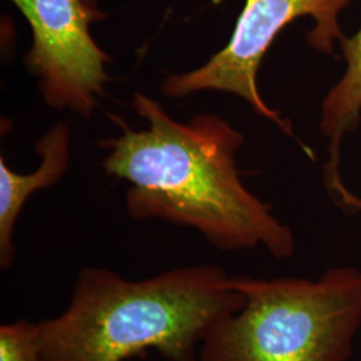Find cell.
Segmentation results:
<instances>
[{"label": "cell", "mask_w": 361, "mask_h": 361, "mask_svg": "<svg viewBox=\"0 0 361 361\" xmlns=\"http://www.w3.org/2000/svg\"><path fill=\"white\" fill-rule=\"evenodd\" d=\"M133 106L149 122L104 141V171L130 182L126 207L134 219H161L189 226L207 243L232 252L262 246L277 259L296 252L293 232L250 193L234 157L244 135L213 113L180 123L149 97L137 92Z\"/></svg>", "instance_id": "1"}, {"label": "cell", "mask_w": 361, "mask_h": 361, "mask_svg": "<svg viewBox=\"0 0 361 361\" xmlns=\"http://www.w3.org/2000/svg\"><path fill=\"white\" fill-rule=\"evenodd\" d=\"M244 301L216 265L173 268L138 281L86 267L66 310L38 323L40 357L126 361L155 350L166 361H198L209 334Z\"/></svg>", "instance_id": "2"}, {"label": "cell", "mask_w": 361, "mask_h": 361, "mask_svg": "<svg viewBox=\"0 0 361 361\" xmlns=\"http://www.w3.org/2000/svg\"><path fill=\"white\" fill-rule=\"evenodd\" d=\"M244 305L214 326L198 361H347L361 328V271L316 280L233 277Z\"/></svg>", "instance_id": "3"}, {"label": "cell", "mask_w": 361, "mask_h": 361, "mask_svg": "<svg viewBox=\"0 0 361 361\" xmlns=\"http://www.w3.org/2000/svg\"><path fill=\"white\" fill-rule=\"evenodd\" d=\"M353 0H245L229 43L205 65L185 74H170L162 83L169 97H186L197 91L234 94L245 99L258 116L271 119L286 134L290 123L273 110L257 87L259 65L281 30L293 20L310 16L314 26L307 35L312 49L334 54L336 42L345 38L338 18Z\"/></svg>", "instance_id": "4"}, {"label": "cell", "mask_w": 361, "mask_h": 361, "mask_svg": "<svg viewBox=\"0 0 361 361\" xmlns=\"http://www.w3.org/2000/svg\"><path fill=\"white\" fill-rule=\"evenodd\" d=\"M32 31L26 66L38 78L44 102L90 116L109 82L110 56L95 43L91 25L104 15L98 0H10Z\"/></svg>", "instance_id": "5"}, {"label": "cell", "mask_w": 361, "mask_h": 361, "mask_svg": "<svg viewBox=\"0 0 361 361\" xmlns=\"http://www.w3.org/2000/svg\"><path fill=\"white\" fill-rule=\"evenodd\" d=\"M345 71L328 91L322 107L320 130L328 141V161L324 183L336 205L348 213L361 212V198L352 193L341 178V143L361 121V27L340 42Z\"/></svg>", "instance_id": "6"}, {"label": "cell", "mask_w": 361, "mask_h": 361, "mask_svg": "<svg viewBox=\"0 0 361 361\" xmlns=\"http://www.w3.org/2000/svg\"><path fill=\"white\" fill-rule=\"evenodd\" d=\"M70 129L65 121L58 122L42 137L37 150L42 155L39 168L30 174H18L0 158V267L11 268L15 259L13 235L18 217L28 197L49 189L61 180L70 164Z\"/></svg>", "instance_id": "7"}, {"label": "cell", "mask_w": 361, "mask_h": 361, "mask_svg": "<svg viewBox=\"0 0 361 361\" xmlns=\"http://www.w3.org/2000/svg\"><path fill=\"white\" fill-rule=\"evenodd\" d=\"M0 361H42L38 323L18 320L0 326Z\"/></svg>", "instance_id": "8"}]
</instances>
